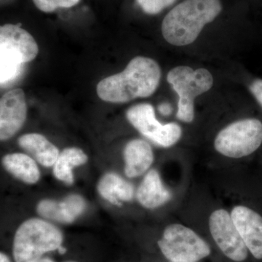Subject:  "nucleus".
I'll use <instances>...</instances> for the list:
<instances>
[{
    "label": "nucleus",
    "instance_id": "1",
    "mask_svg": "<svg viewBox=\"0 0 262 262\" xmlns=\"http://www.w3.org/2000/svg\"><path fill=\"white\" fill-rule=\"evenodd\" d=\"M161 70L155 60L147 57L133 58L120 73L98 82V97L111 103H125L151 96L160 84Z\"/></svg>",
    "mask_w": 262,
    "mask_h": 262
},
{
    "label": "nucleus",
    "instance_id": "2",
    "mask_svg": "<svg viewBox=\"0 0 262 262\" xmlns=\"http://www.w3.org/2000/svg\"><path fill=\"white\" fill-rule=\"evenodd\" d=\"M222 10L220 0H184L163 19V37L173 46L192 44L205 26L213 21Z\"/></svg>",
    "mask_w": 262,
    "mask_h": 262
},
{
    "label": "nucleus",
    "instance_id": "3",
    "mask_svg": "<svg viewBox=\"0 0 262 262\" xmlns=\"http://www.w3.org/2000/svg\"><path fill=\"white\" fill-rule=\"evenodd\" d=\"M39 53L34 38L20 25L5 24L0 28L1 85L14 80L22 65L33 61Z\"/></svg>",
    "mask_w": 262,
    "mask_h": 262
},
{
    "label": "nucleus",
    "instance_id": "4",
    "mask_svg": "<svg viewBox=\"0 0 262 262\" xmlns=\"http://www.w3.org/2000/svg\"><path fill=\"white\" fill-rule=\"evenodd\" d=\"M63 234L54 225L39 219L24 222L17 229L13 241L15 262H34L44 253L58 249Z\"/></svg>",
    "mask_w": 262,
    "mask_h": 262
},
{
    "label": "nucleus",
    "instance_id": "5",
    "mask_svg": "<svg viewBox=\"0 0 262 262\" xmlns=\"http://www.w3.org/2000/svg\"><path fill=\"white\" fill-rule=\"evenodd\" d=\"M167 80L179 96L177 117L181 121L192 122L194 118V100L211 89L213 78L206 69L185 66L175 67L168 72Z\"/></svg>",
    "mask_w": 262,
    "mask_h": 262
},
{
    "label": "nucleus",
    "instance_id": "6",
    "mask_svg": "<svg viewBox=\"0 0 262 262\" xmlns=\"http://www.w3.org/2000/svg\"><path fill=\"white\" fill-rule=\"evenodd\" d=\"M262 144V123L249 118L229 124L215 137V150L224 156L241 158L252 154Z\"/></svg>",
    "mask_w": 262,
    "mask_h": 262
},
{
    "label": "nucleus",
    "instance_id": "7",
    "mask_svg": "<svg viewBox=\"0 0 262 262\" xmlns=\"http://www.w3.org/2000/svg\"><path fill=\"white\" fill-rule=\"evenodd\" d=\"M158 246L165 257L171 262H196L211 253L204 239L192 229L179 224L165 229Z\"/></svg>",
    "mask_w": 262,
    "mask_h": 262
},
{
    "label": "nucleus",
    "instance_id": "8",
    "mask_svg": "<svg viewBox=\"0 0 262 262\" xmlns=\"http://www.w3.org/2000/svg\"><path fill=\"white\" fill-rule=\"evenodd\" d=\"M128 121L143 136L163 147H170L178 142L182 130L177 123L163 125L156 119L153 106L141 103L127 110Z\"/></svg>",
    "mask_w": 262,
    "mask_h": 262
},
{
    "label": "nucleus",
    "instance_id": "9",
    "mask_svg": "<svg viewBox=\"0 0 262 262\" xmlns=\"http://www.w3.org/2000/svg\"><path fill=\"white\" fill-rule=\"evenodd\" d=\"M209 229L215 244L227 257L237 262L246 259L248 248L228 211H213L209 218Z\"/></svg>",
    "mask_w": 262,
    "mask_h": 262
},
{
    "label": "nucleus",
    "instance_id": "10",
    "mask_svg": "<svg viewBox=\"0 0 262 262\" xmlns=\"http://www.w3.org/2000/svg\"><path fill=\"white\" fill-rule=\"evenodd\" d=\"M27 106L22 89L11 90L0 101V139L6 141L16 134L27 119Z\"/></svg>",
    "mask_w": 262,
    "mask_h": 262
},
{
    "label": "nucleus",
    "instance_id": "11",
    "mask_svg": "<svg viewBox=\"0 0 262 262\" xmlns=\"http://www.w3.org/2000/svg\"><path fill=\"white\" fill-rule=\"evenodd\" d=\"M231 216L248 251L256 259H262V216L251 208L234 207Z\"/></svg>",
    "mask_w": 262,
    "mask_h": 262
},
{
    "label": "nucleus",
    "instance_id": "12",
    "mask_svg": "<svg viewBox=\"0 0 262 262\" xmlns=\"http://www.w3.org/2000/svg\"><path fill=\"white\" fill-rule=\"evenodd\" d=\"M85 203L83 198L77 194H72L62 202L44 200L37 206L39 215L49 220L72 223L83 212Z\"/></svg>",
    "mask_w": 262,
    "mask_h": 262
},
{
    "label": "nucleus",
    "instance_id": "13",
    "mask_svg": "<svg viewBox=\"0 0 262 262\" xmlns=\"http://www.w3.org/2000/svg\"><path fill=\"white\" fill-rule=\"evenodd\" d=\"M125 173L129 178L140 177L154 161L151 146L146 141L134 139L127 143L124 150Z\"/></svg>",
    "mask_w": 262,
    "mask_h": 262
},
{
    "label": "nucleus",
    "instance_id": "14",
    "mask_svg": "<svg viewBox=\"0 0 262 262\" xmlns=\"http://www.w3.org/2000/svg\"><path fill=\"white\" fill-rule=\"evenodd\" d=\"M137 199L141 206L150 209L163 206L171 199V194L156 170H150L146 174L138 189Z\"/></svg>",
    "mask_w": 262,
    "mask_h": 262
},
{
    "label": "nucleus",
    "instance_id": "15",
    "mask_svg": "<svg viewBox=\"0 0 262 262\" xmlns=\"http://www.w3.org/2000/svg\"><path fill=\"white\" fill-rule=\"evenodd\" d=\"M19 146L28 151L37 161L46 167L54 165L59 157V151L45 136L38 134H29L18 139Z\"/></svg>",
    "mask_w": 262,
    "mask_h": 262
},
{
    "label": "nucleus",
    "instance_id": "16",
    "mask_svg": "<svg viewBox=\"0 0 262 262\" xmlns=\"http://www.w3.org/2000/svg\"><path fill=\"white\" fill-rule=\"evenodd\" d=\"M98 191L104 199L117 206H120L119 200L130 201L134 194L132 184L115 173L103 176L98 182Z\"/></svg>",
    "mask_w": 262,
    "mask_h": 262
},
{
    "label": "nucleus",
    "instance_id": "17",
    "mask_svg": "<svg viewBox=\"0 0 262 262\" xmlns=\"http://www.w3.org/2000/svg\"><path fill=\"white\" fill-rule=\"evenodd\" d=\"M3 164L10 173L27 184H35L40 177L37 163L28 155L21 153L5 155Z\"/></svg>",
    "mask_w": 262,
    "mask_h": 262
},
{
    "label": "nucleus",
    "instance_id": "18",
    "mask_svg": "<svg viewBox=\"0 0 262 262\" xmlns=\"http://www.w3.org/2000/svg\"><path fill=\"white\" fill-rule=\"evenodd\" d=\"M88 161V156L79 148H67L61 151L54 165L53 173L58 180L72 184L74 182L72 168L84 165Z\"/></svg>",
    "mask_w": 262,
    "mask_h": 262
},
{
    "label": "nucleus",
    "instance_id": "19",
    "mask_svg": "<svg viewBox=\"0 0 262 262\" xmlns=\"http://www.w3.org/2000/svg\"><path fill=\"white\" fill-rule=\"evenodd\" d=\"M38 9L44 13H53L58 8H70L75 6L80 0H32Z\"/></svg>",
    "mask_w": 262,
    "mask_h": 262
},
{
    "label": "nucleus",
    "instance_id": "20",
    "mask_svg": "<svg viewBox=\"0 0 262 262\" xmlns=\"http://www.w3.org/2000/svg\"><path fill=\"white\" fill-rule=\"evenodd\" d=\"M176 0H136L141 10L149 15H156L173 4Z\"/></svg>",
    "mask_w": 262,
    "mask_h": 262
},
{
    "label": "nucleus",
    "instance_id": "21",
    "mask_svg": "<svg viewBox=\"0 0 262 262\" xmlns=\"http://www.w3.org/2000/svg\"><path fill=\"white\" fill-rule=\"evenodd\" d=\"M250 90L262 107V80L258 79L253 81L250 85Z\"/></svg>",
    "mask_w": 262,
    "mask_h": 262
},
{
    "label": "nucleus",
    "instance_id": "22",
    "mask_svg": "<svg viewBox=\"0 0 262 262\" xmlns=\"http://www.w3.org/2000/svg\"><path fill=\"white\" fill-rule=\"evenodd\" d=\"M159 111L164 116H168L172 112L171 106L168 103H163L159 106Z\"/></svg>",
    "mask_w": 262,
    "mask_h": 262
},
{
    "label": "nucleus",
    "instance_id": "23",
    "mask_svg": "<svg viewBox=\"0 0 262 262\" xmlns=\"http://www.w3.org/2000/svg\"><path fill=\"white\" fill-rule=\"evenodd\" d=\"M0 262H11L5 253H0Z\"/></svg>",
    "mask_w": 262,
    "mask_h": 262
},
{
    "label": "nucleus",
    "instance_id": "24",
    "mask_svg": "<svg viewBox=\"0 0 262 262\" xmlns=\"http://www.w3.org/2000/svg\"><path fill=\"white\" fill-rule=\"evenodd\" d=\"M34 262H54L52 261L51 259H49V258H39V259L37 260V261ZM68 262H75V261H68Z\"/></svg>",
    "mask_w": 262,
    "mask_h": 262
},
{
    "label": "nucleus",
    "instance_id": "25",
    "mask_svg": "<svg viewBox=\"0 0 262 262\" xmlns=\"http://www.w3.org/2000/svg\"><path fill=\"white\" fill-rule=\"evenodd\" d=\"M58 250L61 254H63V253H65L66 251H67V249H66L65 248L62 247V246H60Z\"/></svg>",
    "mask_w": 262,
    "mask_h": 262
}]
</instances>
